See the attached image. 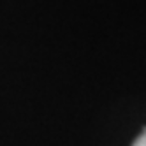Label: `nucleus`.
I'll return each instance as SVG.
<instances>
[{"label": "nucleus", "instance_id": "obj_1", "mask_svg": "<svg viewBox=\"0 0 146 146\" xmlns=\"http://www.w3.org/2000/svg\"><path fill=\"white\" fill-rule=\"evenodd\" d=\"M132 146H146V130H144V132L139 135L137 139L134 141V144H132Z\"/></svg>", "mask_w": 146, "mask_h": 146}]
</instances>
